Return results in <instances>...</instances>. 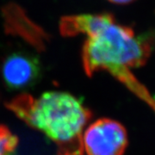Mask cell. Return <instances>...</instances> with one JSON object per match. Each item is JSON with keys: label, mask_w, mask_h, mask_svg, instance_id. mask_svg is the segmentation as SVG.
<instances>
[{"label": "cell", "mask_w": 155, "mask_h": 155, "mask_svg": "<svg viewBox=\"0 0 155 155\" xmlns=\"http://www.w3.org/2000/svg\"><path fill=\"white\" fill-rule=\"evenodd\" d=\"M90 22L82 49L85 73L91 77L107 71L127 86L138 88L131 69L146 64L151 54V43L136 36L130 27L116 23L110 13L93 14Z\"/></svg>", "instance_id": "1"}, {"label": "cell", "mask_w": 155, "mask_h": 155, "mask_svg": "<svg viewBox=\"0 0 155 155\" xmlns=\"http://www.w3.org/2000/svg\"><path fill=\"white\" fill-rule=\"evenodd\" d=\"M6 107L55 142L61 151L83 155L81 137L91 112L77 97L59 91H46L38 97L21 94L8 102Z\"/></svg>", "instance_id": "2"}, {"label": "cell", "mask_w": 155, "mask_h": 155, "mask_svg": "<svg viewBox=\"0 0 155 155\" xmlns=\"http://www.w3.org/2000/svg\"><path fill=\"white\" fill-rule=\"evenodd\" d=\"M128 139L126 128L109 118L92 122L81 137V148L86 155H123Z\"/></svg>", "instance_id": "3"}, {"label": "cell", "mask_w": 155, "mask_h": 155, "mask_svg": "<svg viewBox=\"0 0 155 155\" xmlns=\"http://www.w3.org/2000/svg\"><path fill=\"white\" fill-rule=\"evenodd\" d=\"M1 74L6 87L22 91L34 86L41 76L39 60L26 52H14L6 56L2 62Z\"/></svg>", "instance_id": "4"}, {"label": "cell", "mask_w": 155, "mask_h": 155, "mask_svg": "<svg viewBox=\"0 0 155 155\" xmlns=\"http://www.w3.org/2000/svg\"><path fill=\"white\" fill-rule=\"evenodd\" d=\"M2 14L7 33L21 37L39 51L45 49L48 41V34L32 22L20 6L16 4L6 5Z\"/></svg>", "instance_id": "5"}, {"label": "cell", "mask_w": 155, "mask_h": 155, "mask_svg": "<svg viewBox=\"0 0 155 155\" xmlns=\"http://www.w3.org/2000/svg\"><path fill=\"white\" fill-rule=\"evenodd\" d=\"M17 137L8 127L0 125V155H16Z\"/></svg>", "instance_id": "6"}, {"label": "cell", "mask_w": 155, "mask_h": 155, "mask_svg": "<svg viewBox=\"0 0 155 155\" xmlns=\"http://www.w3.org/2000/svg\"><path fill=\"white\" fill-rule=\"evenodd\" d=\"M109 1L116 5H126V4H129L133 2L134 0H109Z\"/></svg>", "instance_id": "7"}, {"label": "cell", "mask_w": 155, "mask_h": 155, "mask_svg": "<svg viewBox=\"0 0 155 155\" xmlns=\"http://www.w3.org/2000/svg\"><path fill=\"white\" fill-rule=\"evenodd\" d=\"M59 155H79L76 153H72V152H69V151H61Z\"/></svg>", "instance_id": "8"}]
</instances>
